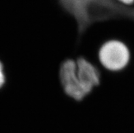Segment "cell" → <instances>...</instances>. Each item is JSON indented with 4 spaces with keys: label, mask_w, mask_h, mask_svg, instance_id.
Instances as JSON below:
<instances>
[{
    "label": "cell",
    "mask_w": 134,
    "mask_h": 133,
    "mask_svg": "<svg viewBox=\"0 0 134 133\" xmlns=\"http://www.w3.org/2000/svg\"><path fill=\"white\" fill-rule=\"evenodd\" d=\"M58 2L75 19L80 37L95 22L119 19L134 20V8L117 0H58Z\"/></svg>",
    "instance_id": "1"
},
{
    "label": "cell",
    "mask_w": 134,
    "mask_h": 133,
    "mask_svg": "<svg viewBox=\"0 0 134 133\" xmlns=\"http://www.w3.org/2000/svg\"><path fill=\"white\" fill-rule=\"evenodd\" d=\"M101 64L110 71H121L130 61V52L127 46L118 40L105 42L99 52Z\"/></svg>",
    "instance_id": "2"
},
{
    "label": "cell",
    "mask_w": 134,
    "mask_h": 133,
    "mask_svg": "<svg viewBox=\"0 0 134 133\" xmlns=\"http://www.w3.org/2000/svg\"><path fill=\"white\" fill-rule=\"evenodd\" d=\"M59 79L65 93L77 101H81L88 95L82 86L76 73V62L67 59L60 65Z\"/></svg>",
    "instance_id": "3"
},
{
    "label": "cell",
    "mask_w": 134,
    "mask_h": 133,
    "mask_svg": "<svg viewBox=\"0 0 134 133\" xmlns=\"http://www.w3.org/2000/svg\"><path fill=\"white\" fill-rule=\"evenodd\" d=\"M76 62V73L82 86L88 94L94 87L100 83V71L91 62L84 57L78 58Z\"/></svg>",
    "instance_id": "4"
},
{
    "label": "cell",
    "mask_w": 134,
    "mask_h": 133,
    "mask_svg": "<svg viewBox=\"0 0 134 133\" xmlns=\"http://www.w3.org/2000/svg\"><path fill=\"white\" fill-rule=\"evenodd\" d=\"M5 82V77L3 73V69H0V88L4 85Z\"/></svg>",
    "instance_id": "5"
},
{
    "label": "cell",
    "mask_w": 134,
    "mask_h": 133,
    "mask_svg": "<svg viewBox=\"0 0 134 133\" xmlns=\"http://www.w3.org/2000/svg\"><path fill=\"white\" fill-rule=\"evenodd\" d=\"M117 1L123 5H127V6L134 3V0H117Z\"/></svg>",
    "instance_id": "6"
},
{
    "label": "cell",
    "mask_w": 134,
    "mask_h": 133,
    "mask_svg": "<svg viewBox=\"0 0 134 133\" xmlns=\"http://www.w3.org/2000/svg\"><path fill=\"white\" fill-rule=\"evenodd\" d=\"M0 69H3V65L1 62H0Z\"/></svg>",
    "instance_id": "7"
}]
</instances>
